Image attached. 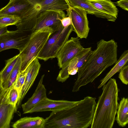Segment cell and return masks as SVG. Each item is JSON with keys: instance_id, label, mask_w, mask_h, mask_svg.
I'll use <instances>...</instances> for the list:
<instances>
[{"instance_id": "cell-1", "label": "cell", "mask_w": 128, "mask_h": 128, "mask_svg": "<svg viewBox=\"0 0 128 128\" xmlns=\"http://www.w3.org/2000/svg\"><path fill=\"white\" fill-rule=\"evenodd\" d=\"M118 46L113 39H101L96 48L92 51L86 61L78 70L77 79L72 92H76L82 86L92 82L107 68L117 60Z\"/></svg>"}, {"instance_id": "cell-2", "label": "cell", "mask_w": 128, "mask_h": 128, "mask_svg": "<svg viewBox=\"0 0 128 128\" xmlns=\"http://www.w3.org/2000/svg\"><path fill=\"white\" fill-rule=\"evenodd\" d=\"M95 97L87 96L72 106L52 111L44 128H87L91 125L96 105Z\"/></svg>"}, {"instance_id": "cell-3", "label": "cell", "mask_w": 128, "mask_h": 128, "mask_svg": "<svg viewBox=\"0 0 128 128\" xmlns=\"http://www.w3.org/2000/svg\"><path fill=\"white\" fill-rule=\"evenodd\" d=\"M102 86V92L96 104L91 128H112L115 120L119 91L116 80L110 78Z\"/></svg>"}, {"instance_id": "cell-4", "label": "cell", "mask_w": 128, "mask_h": 128, "mask_svg": "<svg viewBox=\"0 0 128 128\" xmlns=\"http://www.w3.org/2000/svg\"><path fill=\"white\" fill-rule=\"evenodd\" d=\"M54 31L51 28L42 29L32 33L26 46L18 54L21 59L20 71L25 70L37 57Z\"/></svg>"}, {"instance_id": "cell-5", "label": "cell", "mask_w": 128, "mask_h": 128, "mask_svg": "<svg viewBox=\"0 0 128 128\" xmlns=\"http://www.w3.org/2000/svg\"><path fill=\"white\" fill-rule=\"evenodd\" d=\"M73 31L72 25L64 28L62 25L57 30L54 31L49 36L44 46L37 58L46 61L56 57L58 52Z\"/></svg>"}, {"instance_id": "cell-6", "label": "cell", "mask_w": 128, "mask_h": 128, "mask_svg": "<svg viewBox=\"0 0 128 128\" xmlns=\"http://www.w3.org/2000/svg\"><path fill=\"white\" fill-rule=\"evenodd\" d=\"M32 33L31 30H8L0 36V52L15 48L20 52L28 42Z\"/></svg>"}, {"instance_id": "cell-7", "label": "cell", "mask_w": 128, "mask_h": 128, "mask_svg": "<svg viewBox=\"0 0 128 128\" xmlns=\"http://www.w3.org/2000/svg\"><path fill=\"white\" fill-rule=\"evenodd\" d=\"M66 11L67 16H70L71 18L73 31L76 32L77 36L80 38H86L90 28L86 12L78 7L70 6Z\"/></svg>"}, {"instance_id": "cell-8", "label": "cell", "mask_w": 128, "mask_h": 128, "mask_svg": "<svg viewBox=\"0 0 128 128\" xmlns=\"http://www.w3.org/2000/svg\"><path fill=\"white\" fill-rule=\"evenodd\" d=\"M66 16L63 11L47 10L42 12L31 30L32 32L46 28H52L54 31L56 30L62 25L60 20Z\"/></svg>"}, {"instance_id": "cell-9", "label": "cell", "mask_w": 128, "mask_h": 128, "mask_svg": "<svg viewBox=\"0 0 128 128\" xmlns=\"http://www.w3.org/2000/svg\"><path fill=\"white\" fill-rule=\"evenodd\" d=\"M78 37H72L64 44L60 49L56 57L58 65L62 68L68 64L76 54L84 48L82 46Z\"/></svg>"}, {"instance_id": "cell-10", "label": "cell", "mask_w": 128, "mask_h": 128, "mask_svg": "<svg viewBox=\"0 0 128 128\" xmlns=\"http://www.w3.org/2000/svg\"><path fill=\"white\" fill-rule=\"evenodd\" d=\"M77 102L65 100H53L47 98L38 103L27 113L48 111H58L71 107Z\"/></svg>"}, {"instance_id": "cell-11", "label": "cell", "mask_w": 128, "mask_h": 128, "mask_svg": "<svg viewBox=\"0 0 128 128\" xmlns=\"http://www.w3.org/2000/svg\"><path fill=\"white\" fill-rule=\"evenodd\" d=\"M9 89L6 91L0 103V128H10L11 121L17 108L10 100Z\"/></svg>"}, {"instance_id": "cell-12", "label": "cell", "mask_w": 128, "mask_h": 128, "mask_svg": "<svg viewBox=\"0 0 128 128\" xmlns=\"http://www.w3.org/2000/svg\"><path fill=\"white\" fill-rule=\"evenodd\" d=\"M40 66L38 58H37L34 59L28 66L27 73L17 104V108L20 105L23 99L33 85Z\"/></svg>"}, {"instance_id": "cell-13", "label": "cell", "mask_w": 128, "mask_h": 128, "mask_svg": "<svg viewBox=\"0 0 128 128\" xmlns=\"http://www.w3.org/2000/svg\"><path fill=\"white\" fill-rule=\"evenodd\" d=\"M44 74L42 76L36 88L32 97L25 103L22 105L23 114H27L41 100L47 98L46 90L43 84Z\"/></svg>"}, {"instance_id": "cell-14", "label": "cell", "mask_w": 128, "mask_h": 128, "mask_svg": "<svg viewBox=\"0 0 128 128\" xmlns=\"http://www.w3.org/2000/svg\"><path fill=\"white\" fill-rule=\"evenodd\" d=\"M31 6L26 0H10L6 6L0 10V16L16 15L26 11Z\"/></svg>"}, {"instance_id": "cell-15", "label": "cell", "mask_w": 128, "mask_h": 128, "mask_svg": "<svg viewBox=\"0 0 128 128\" xmlns=\"http://www.w3.org/2000/svg\"><path fill=\"white\" fill-rule=\"evenodd\" d=\"M69 6L78 7L85 10L87 14L94 15L96 16L106 18L109 21L114 22L117 18L106 14L95 8L88 2L87 0H68Z\"/></svg>"}, {"instance_id": "cell-16", "label": "cell", "mask_w": 128, "mask_h": 128, "mask_svg": "<svg viewBox=\"0 0 128 128\" xmlns=\"http://www.w3.org/2000/svg\"><path fill=\"white\" fill-rule=\"evenodd\" d=\"M92 51L91 47L84 48L70 60L68 65V71L69 75H74L76 74Z\"/></svg>"}, {"instance_id": "cell-17", "label": "cell", "mask_w": 128, "mask_h": 128, "mask_svg": "<svg viewBox=\"0 0 128 128\" xmlns=\"http://www.w3.org/2000/svg\"><path fill=\"white\" fill-rule=\"evenodd\" d=\"M88 2L98 10L117 18L118 10L110 0H87Z\"/></svg>"}, {"instance_id": "cell-18", "label": "cell", "mask_w": 128, "mask_h": 128, "mask_svg": "<svg viewBox=\"0 0 128 128\" xmlns=\"http://www.w3.org/2000/svg\"><path fill=\"white\" fill-rule=\"evenodd\" d=\"M45 119L39 117H26L15 122L12 127L14 128H44Z\"/></svg>"}, {"instance_id": "cell-19", "label": "cell", "mask_w": 128, "mask_h": 128, "mask_svg": "<svg viewBox=\"0 0 128 128\" xmlns=\"http://www.w3.org/2000/svg\"><path fill=\"white\" fill-rule=\"evenodd\" d=\"M36 4H39L41 10H66L69 6L65 0H35Z\"/></svg>"}, {"instance_id": "cell-20", "label": "cell", "mask_w": 128, "mask_h": 128, "mask_svg": "<svg viewBox=\"0 0 128 128\" xmlns=\"http://www.w3.org/2000/svg\"><path fill=\"white\" fill-rule=\"evenodd\" d=\"M128 61V50H125L114 64V66L100 81V83L98 86L100 88L105 84L114 74L119 72L120 69L127 63Z\"/></svg>"}, {"instance_id": "cell-21", "label": "cell", "mask_w": 128, "mask_h": 128, "mask_svg": "<svg viewBox=\"0 0 128 128\" xmlns=\"http://www.w3.org/2000/svg\"><path fill=\"white\" fill-rule=\"evenodd\" d=\"M116 120L118 125L124 127L128 123V100L123 97L118 104Z\"/></svg>"}, {"instance_id": "cell-22", "label": "cell", "mask_w": 128, "mask_h": 128, "mask_svg": "<svg viewBox=\"0 0 128 128\" xmlns=\"http://www.w3.org/2000/svg\"><path fill=\"white\" fill-rule=\"evenodd\" d=\"M19 57L18 54L6 61L4 67L0 72V77L2 84L7 79Z\"/></svg>"}, {"instance_id": "cell-23", "label": "cell", "mask_w": 128, "mask_h": 128, "mask_svg": "<svg viewBox=\"0 0 128 128\" xmlns=\"http://www.w3.org/2000/svg\"><path fill=\"white\" fill-rule=\"evenodd\" d=\"M21 64V59L19 56L18 59L10 73L7 79L2 84L3 88L6 91L10 89L14 83L17 75L20 70Z\"/></svg>"}, {"instance_id": "cell-24", "label": "cell", "mask_w": 128, "mask_h": 128, "mask_svg": "<svg viewBox=\"0 0 128 128\" xmlns=\"http://www.w3.org/2000/svg\"><path fill=\"white\" fill-rule=\"evenodd\" d=\"M20 21V18L14 15L6 14L0 16V29L8 26L15 25Z\"/></svg>"}, {"instance_id": "cell-25", "label": "cell", "mask_w": 128, "mask_h": 128, "mask_svg": "<svg viewBox=\"0 0 128 128\" xmlns=\"http://www.w3.org/2000/svg\"><path fill=\"white\" fill-rule=\"evenodd\" d=\"M28 70V67L18 73L16 80L12 85L18 91L20 95L25 82Z\"/></svg>"}, {"instance_id": "cell-26", "label": "cell", "mask_w": 128, "mask_h": 128, "mask_svg": "<svg viewBox=\"0 0 128 128\" xmlns=\"http://www.w3.org/2000/svg\"><path fill=\"white\" fill-rule=\"evenodd\" d=\"M8 96L11 103L14 106H17L19 94L17 90L12 86L9 89Z\"/></svg>"}, {"instance_id": "cell-27", "label": "cell", "mask_w": 128, "mask_h": 128, "mask_svg": "<svg viewBox=\"0 0 128 128\" xmlns=\"http://www.w3.org/2000/svg\"><path fill=\"white\" fill-rule=\"evenodd\" d=\"M118 77L124 84H128V65L125 64L120 70Z\"/></svg>"}, {"instance_id": "cell-28", "label": "cell", "mask_w": 128, "mask_h": 128, "mask_svg": "<svg viewBox=\"0 0 128 128\" xmlns=\"http://www.w3.org/2000/svg\"><path fill=\"white\" fill-rule=\"evenodd\" d=\"M60 20L64 28H66L69 26L72 25L71 18L69 16L64 17L60 19Z\"/></svg>"}, {"instance_id": "cell-29", "label": "cell", "mask_w": 128, "mask_h": 128, "mask_svg": "<svg viewBox=\"0 0 128 128\" xmlns=\"http://www.w3.org/2000/svg\"><path fill=\"white\" fill-rule=\"evenodd\" d=\"M116 3L117 6L123 9L128 11V0H120Z\"/></svg>"}, {"instance_id": "cell-30", "label": "cell", "mask_w": 128, "mask_h": 128, "mask_svg": "<svg viewBox=\"0 0 128 128\" xmlns=\"http://www.w3.org/2000/svg\"><path fill=\"white\" fill-rule=\"evenodd\" d=\"M6 91L4 89L0 77V103L2 97Z\"/></svg>"}, {"instance_id": "cell-31", "label": "cell", "mask_w": 128, "mask_h": 128, "mask_svg": "<svg viewBox=\"0 0 128 128\" xmlns=\"http://www.w3.org/2000/svg\"><path fill=\"white\" fill-rule=\"evenodd\" d=\"M8 31L7 27H6L0 29V36L2 34Z\"/></svg>"}, {"instance_id": "cell-32", "label": "cell", "mask_w": 128, "mask_h": 128, "mask_svg": "<svg viewBox=\"0 0 128 128\" xmlns=\"http://www.w3.org/2000/svg\"><path fill=\"white\" fill-rule=\"evenodd\" d=\"M65 0L67 2V3L69 5V2L68 0Z\"/></svg>"}]
</instances>
